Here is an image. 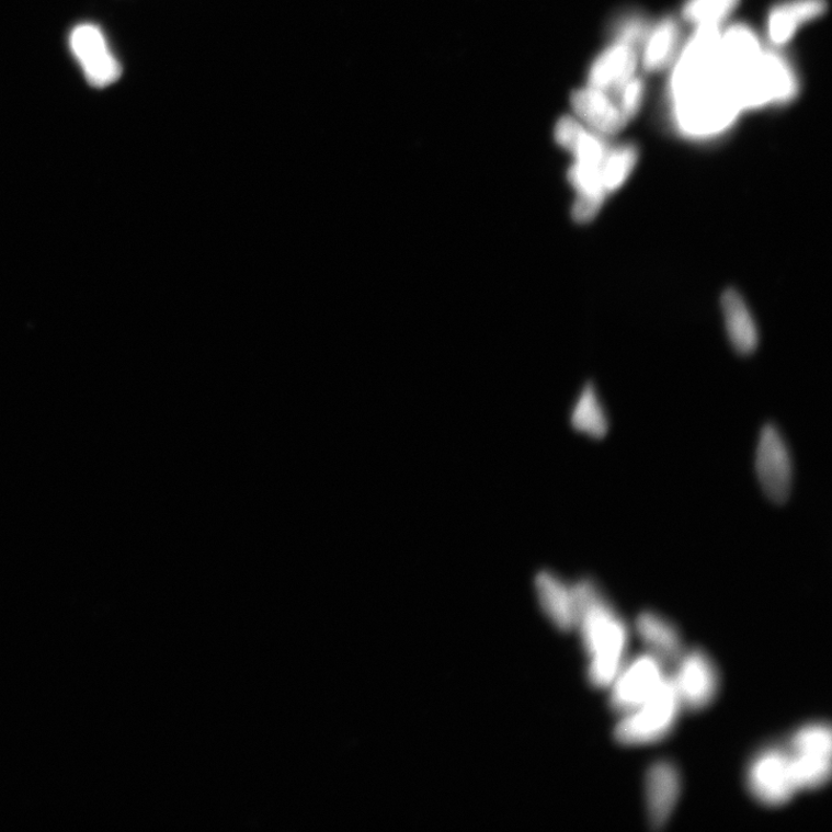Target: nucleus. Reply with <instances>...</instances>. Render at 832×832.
<instances>
[{
	"mask_svg": "<svg viewBox=\"0 0 832 832\" xmlns=\"http://www.w3.org/2000/svg\"><path fill=\"white\" fill-rule=\"evenodd\" d=\"M579 607L583 643L590 656L589 680L596 688H607L625 665L628 627L592 581L573 584Z\"/></svg>",
	"mask_w": 832,
	"mask_h": 832,
	"instance_id": "1",
	"label": "nucleus"
},
{
	"mask_svg": "<svg viewBox=\"0 0 832 832\" xmlns=\"http://www.w3.org/2000/svg\"><path fill=\"white\" fill-rule=\"evenodd\" d=\"M671 104L674 129L693 141L714 140L729 133L742 113L719 66L671 98Z\"/></svg>",
	"mask_w": 832,
	"mask_h": 832,
	"instance_id": "2",
	"label": "nucleus"
},
{
	"mask_svg": "<svg viewBox=\"0 0 832 832\" xmlns=\"http://www.w3.org/2000/svg\"><path fill=\"white\" fill-rule=\"evenodd\" d=\"M731 89L741 112L756 111L793 102L799 81L791 64L770 49L731 79Z\"/></svg>",
	"mask_w": 832,
	"mask_h": 832,
	"instance_id": "3",
	"label": "nucleus"
},
{
	"mask_svg": "<svg viewBox=\"0 0 832 832\" xmlns=\"http://www.w3.org/2000/svg\"><path fill=\"white\" fill-rule=\"evenodd\" d=\"M682 704L671 677L641 706L623 715L614 737L625 745H642L665 739L674 729Z\"/></svg>",
	"mask_w": 832,
	"mask_h": 832,
	"instance_id": "4",
	"label": "nucleus"
},
{
	"mask_svg": "<svg viewBox=\"0 0 832 832\" xmlns=\"http://www.w3.org/2000/svg\"><path fill=\"white\" fill-rule=\"evenodd\" d=\"M746 785L762 805L778 807L799 791L793 771L791 753L780 745H767L751 761Z\"/></svg>",
	"mask_w": 832,
	"mask_h": 832,
	"instance_id": "5",
	"label": "nucleus"
},
{
	"mask_svg": "<svg viewBox=\"0 0 832 832\" xmlns=\"http://www.w3.org/2000/svg\"><path fill=\"white\" fill-rule=\"evenodd\" d=\"M755 468L763 493L780 504L788 500L794 485V459L782 433L774 424H766L760 434Z\"/></svg>",
	"mask_w": 832,
	"mask_h": 832,
	"instance_id": "6",
	"label": "nucleus"
},
{
	"mask_svg": "<svg viewBox=\"0 0 832 832\" xmlns=\"http://www.w3.org/2000/svg\"><path fill=\"white\" fill-rule=\"evenodd\" d=\"M663 665L650 652L625 664L609 686L612 709L625 715L641 706L663 685L666 679Z\"/></svg>",
	"mask_w": 832,
	"mask_h": 832,
	"instance_id": "7",
	"label": "nucleus"
},
{
	"mask_svg": "<svg viewBox=\"0 0 832 832\" xmlns=\"http://www.w3.org/2000/svg\"><path fill=\"white\" fill-rule=\"evenodd\" d=\"M70 48L91 87L105 89L122 76L119 61L99 27L81 24L70 34Z\"/></svg>",
	"mask_w": 832,
	"mask_h": 832,
	"instance_id": "8",
	"label": "nucleus"
},
{
	"mask_svg": "<svg viewBox=\"0 0 832 832\" xmlns=\"http://www.w3.org/2000/svg\"><path fill=\"white\" fill-rule=\"evenodd\" d=\"M671 677L682 708L693 711L710 706L719 691V674L710 657L700 650L682 653Z\"/></svg>",
	"mask_w": 832,
	"mask_h": 832,
	"instance_id": "9",
	"label": "nucleus"
},
{
	"mask_svg": "<svg viewBox=\"0 0 832 832\" xmlns=\"http://www.w3.org/2000/svg\"><path fill=\"white\" fill-rule=\"evenodd\" d=\"M573 116L588 129L605 138L623 133L629 122L608 92L592 87L574 91L571 95Z\"/></svg>",
	"mask_w": 832,
	"mask_h": 832,
	"instance_id": "10",
	"label": "nucleus"
},
{
	"mask_svg": "<svg viewBox=\"0 0 832 832\" xmlns=\"http://www.w3.org/2000/svg\"><path fill=\"white\" fill-rule=\"evenodd\" d=\"M639 56L636 47L615 39L592 61L589 87L608 92L617 91L636 75Z\"/></svg>",
	"mask_w": 832,
	"mask_h": 832,
	"instance_id": "11",
	"label": "nucleus"
},
{
	"mask_svg": "<svg viewBox=\"0 0 832 832\" xmlns=\"http://www.w3.org/2000/svg\"><path fill=\"white\" fill-rule=\"evenodd\" d=\"M681 794V775L669 761L651 765L646 780V796L650 823L659 829L669 821Z\"/></svg>",
	"mask_w": 832,
	"mask_h": 832,
	"instance_id": "12",
	"label": "nucleus"
},
{
	"mask_svg": "<svg viewBox=\"0 0 832 832\" xmlns=\"http://www.w3.org/2000/svg\"><path fill=\"white\" fill-rule=\"evenodd\" d=\"M721 314L725 330L736 352L741 355L754 353L760 344L756 319L744 297L733 288L721 295Z\"/></svg>",
	"mask_w": 832,
	"mask_h": 832,
	"instance_id": "13",
	"label": "nucleus"
},
{
	"mask_svg": "<svg viewBox=\"0 0 832 832\" xmlns=\"http://www.w3.org/2000/svg\"><path fill=\"white\" fill-rule=\"evenodd\" d=\"M827 10V0H784L767 14V36L775 47L784 46L801 26L822 16Z\"/></svg>",
	"mask_w": 832,
	"mask_h": 832,
	"instance_id": "14",
	"label": "nucleus"
},
{
	"mask_svg": "<svg viewBox=\"0 0 832 832\" xmlns=\"http://www.w3.org/2000/svg\"><path fill=\"white\" fill-rule=\"evenodd\" d=\"M761 41L753 29L734 24L720 33L718 62L725 76L731 80L750 67L763 53Z\"/></svg>",
	"mask_w": 832,
	"mask_h": 832,
	"instance_id": "15",
	"label": "nucleus"
},
{
	"mask_svg": "<svg viewBox=\"0 0 832 832\" xmlns=\"http://www.w3.org/2000/svg\"><path fill=\"white\" fill-rule=\"evenodd\" d=\"M536 588L539 602L550 620L562 630L578 627L579 607L573 584L557 574L545 571L537 575Z\"/></svg>",
	"mask_w": 832,
	"mask_h": 832,
	"instance_id": "16",
	"label": "nucleus"
},
{
	"mask_svg": "<svg viewBox=\"0 0 832 832\" xmlns=\"http://www.w3.org/2000/svg\"><path fill=\"white\" fill-rule=\"evenodd\" d=\"M641 62L646 71L657 72L665 69L675 59L680 45V29L671 16L660 19L650 26L645 38Z\"/></svg>",
	"mask_w": 832,
	"mask_h": 832,
	"instance_id": "17",
	"label": "nucleus"
},
{
	"mask_svg": "<svg viewBox=\"0 0 832 832\" xmlns=\"http://www.w3.org/2000/svg\"><path fill=\"white\" fill-rule=\"evenodd\" d=\"M636 629L650 653L665 661H675L682 654V641L677 629L673 624L652 612H646L638 616Z\"/></svg>",
	"mask_w": 832,
	"mask_h": 832,
	"instance_id": "18",
	"label": "nucleus"
},
{
	"mask_svg": "<svg viewBox=\"0 0 832 832\" xmlns=\"http://www.w3.org/2000/svg\"><path fill=\"white\" fill-rule=\"evenodd\" d=\"M570 419L575 431L592 438H603L608 433V417L593 384H586L581 391Z\"/></svg>",
	"mask_w": 832,
	"mask_h": 832,
	"instance_id": "19",
	"label": "nucleus"
},
{
	"mask_svg": "<svg viewBox=\"0 0 832 832\" xmlns=\"http://www.w3.org/2000/svg\"><path fill=\"white\" fill-rule=\"evenodd\" d=\"M638 147L631 143L612 145L605 163V182L609 196L616 194L635 172Z\"/></svg>",
	"mask_w": 832,
	"mask_h": 832,
	"instance_id": "20",
	"label": "nucleus"
},
{
	"mask_svg": "<svg viewBox=\"0 0 832 832\" xmlns=\"http://www.w3.org/2000/svg\"><path fill=\"white\" fill-rule=\"evenodd\" d=\"M740 0H686L682 16L699 26H720L722 21L738 8Z\"/></svg>",
	"mask_w": 832,
	"mask_h": 832,
	"instance_id": "21",
	"label": "nucleus"
},
{
	"mask_svg": "<svg viewBox=\"0 0 832 832\" xmlns=\"http://www.w3.org/2000/svg\"><path fill=\"white\" fill-rule=\"evenodd\" d=\"M791 760L794 776L799 791L800 789H816L829 782L831 777V756L791 753Z\"/></svg>",
	"mask_w": 832,
	"mask_h": 832,
	"instance_id": "22",
	"label": "nucleus"
},
{
	"mask_svg": "<svg viewBox=\"0 0 832 832\" xmlns=\"http://www.w3.org/2000/svg\"><path fill=\"white\" fill-rule=\"evenodd\" d=\"M788 751L794 754L831 756L832 737L829 725H806L795 733Z\"/></svg>",
	"mask_w": 832,
	"mask_h": 832,
	"instance_id": "23",
	"label": "nucleus"
},
{
	"mask_svg": "<svg viewBox=\"0 0 832 832\" xmlns=\"http://www.w3.org/2000/svg\"><path fill=\"white\" fill-rule=\"evenodd\" d=\"M616 94L618 109H620L627 121L630 122L642 109L646 95L645 81L634 76L616 91Z\"/></svg>",
	"mask_w": 832,
	"mask_h": 832,
	"instance_id": "24",
	"label": "nucleus"
},
{
	"mask_svg": "<svg viewBox=\"0 0 832 832\" xmlns=\"http://www.w3.org/2000/svg\"><path fill=\"white\" fill-rule=\"evenodd\" d=\"M650 26L641 15L629 14L617 21L614 30L615 39L637 48L645 41Z\"/></svg>",
	"mask_w": 832,
	"mask_h": 832,
	"instance_id": "25",
	"label": "nucleus"
}]
</instances>
